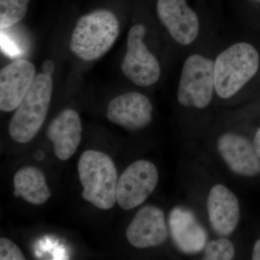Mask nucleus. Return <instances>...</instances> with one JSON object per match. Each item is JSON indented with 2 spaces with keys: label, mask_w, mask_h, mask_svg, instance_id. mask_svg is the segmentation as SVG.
<instances>
[{
  "label": "nucleus",
  "mask_w": 260,
  "mask_h": 260,
  "mask_svg": "<svg viewBox=\"0 0 260 260\" xmlns=\"http://www.w3.org/2000/svg\"><path fill=\"white\" fill-rule=\"evenodd\" d=\"M42 69V73L51 76L53 73H54V69H55V64H54V61L52 60L47 59V60L44 61V63H43Z\"/></svg>",
  "instance_id": "21"
},
{
  "label": "nucleus",
  "mask_w": 260,
  "mask_h": 260,
  "mask_svg": "<svg viewBox=\"0 0 260 260\" xmlns=\"http://www.w3.org/2000/svg\"><path fill=\"white\" fill-rule=\"evenodd\" d=\"M14 194L32 205L44 204L51 198L44 174L32 166L21 168L14 176Z\"/></svg>",
  "instance_id": "16"
},
{
  "label": "nucleus",
  "mask_w": 260,
  "mask_h": 260,
  "mask_svg": "<svg viewBox=\"0 0 260 260\" xmlns=\"http://www.w3.org/2000/svg\"><path fill=\"white\" fill-rule=\"evenodd\" d=\"M119 32V23L112 12L94 10L77 22L70 49L83 60H96L110 50Z\"/></svg>",
  "instance_id": "1"
},
{
  "label": "nucleus",
  "mask_w": 260,
  "mask_h": 260,
  "mask_svg": "<svg viewBox=\"0 0 260 260\" xmlns=\"http://www.w3.org/2000/svg\"><path fill=\"white\" fill-rule=\"evenodd\" d=\"M78 174L84 200L102 210H109L116 202L117 172L112 159L96 150L84 152L78 161Z\"/></svg>",
  "instance_id": "2"
},
{
  "label": "nucleus",
  "mask_w": 260,
  "mask_h": 260,
  "mask_svg": "<svg viewBox=\"0 0 260 260\" xmlns=\"http://www.w3.org/2000/svg\"><path fill=\"white\" fill-rule=\"evenodd\" d=\"M52 88V79L49 75L41 73L35 77L10 121L12 139L19 143H28L34 139L47 117Z\"/></svg>",
  "instance_id": "4"
},
{
  "label": "nucleus",
  "mask_w": 260,
  "mask_h": 260,
  "mask_svg": "<svg viewBox=\"0 0 260 260\" xmlns=\"http://www.w3.org/2000/svg\"><path fill=\"white\" fill-rule=\"evenodd\" d=\"M215 90V62L199 54L188 57L178 88V102L183 107L204 109Z\"/></svg>",
  "instance_id": "5"
},
{
  "label": "nucleus",
  "mask_w": 260,
  "mask_h": 260,
  "mask_svg": "<svg viewBox=\"0 0 260 260\" xmlns=\"http://www.w3.org/2000/svg\"><path fill=\"white\" fill-rule=\"evenodd\" d=\"M254 148L255 149L256 154L260 159V128L256 132L254 139Z\"/></svg>",
  "instance_id": "22"
},
{
  "label": "nucleus",
  "mask_w": 260,
  "mask_h": 260,
  "mask_svg": "<svg viewBox=\"0 0 260 260\" xmlns=\"http://www.w3.org/2000/svg\"><path fill=\"white\" fill-rule=\"evenodd\" d=\"M34 64L25 59H16L0 72V109L15 110L28 93L35 79Z\"/></svg>",
  "instance_id": "8"
},
{
  "label": "nucleus",
  "mask_w": 260,
  "mask_h": 260,
  "mask_svg": "<svg viewBox=\"0 0 260 260\" xmlns=\"http://www.w3.org/2000/svg\"><path fill=\"white\" fill-rule=\"evenodd\" d=\"M145 28L136 24L128 34L127 50L121 63V70L126 78L139 86H150L160 78L158 59L149 51L143 42Z\"/></svg>",
  "instance_id": "6"
},
{
  "label": "nucleus",
  "mask_w": 260,
  "mask_h": 260,
  "mask_svg": "<svg viewBox=\"0 0 260 260\" xmlns=\"http://www.w3.org/2000/svg\"><path fill=\"white\" fill-rule=\"evenodd\" d=\"M158 182V169L151 162L140 160L130 164L118 180V205L123 210L133 209L148 199Z\"/></svg>",
  "instance_id": "7"
},
{
  "label": "nucleus",
  "mask_w": 260,
  "mask_h": 260,
  "mask_svg": "<svg viewBox=\"0 0 260 260\" xmlns=\"http://www.w3.org/2000/svg\"><path fill=\"white\" fill-rule=\"evenodd\" d=\"M30 0H0V28H9L26 15Z\"/></svg>",
  "instance_id": "17"
},
{
  "label": "nucleus",
  "mask_w": 260,
  "mask_h": 260,
  "mask_svg": "<svg viewBox=\"0 0 260 260\" xmlns=\"http://www.w3.org/2000/svg\"><path fill=\"white\" fill-rule=\"evenodd\" d=\"M0 259L25 260V256L14 242L6 238L0 239Z\"/></svg>",
  "instance_id": "19"
},
{
  "label": "nucleus",
  "mask_w": 260,
  "mask_h": 260,
  "mask_svg": "<svg viewBox=\"0 0 260 260\" xmlns=\"http://www.w3.org/2000/svg\"><path fill=\"white\" fill-rule=\"evenodd\" d=\"M157 12L160 21L179 44L189 45L198 37L199 19L186 0H158Z\"/></svg>",
  "instance_id": "9"
},
{
  "label": "nucleus",
  "mask_w": 260,
  "mask_h": 260,
  "mask_svg": "<svg viewBox=\"0 0 260 260\" xmlns=\"http://www.w3.org/2000/svg\"><path fill=\"white\" fill-rule=\"evenodd\" d=\"M252 259L260 260V239L256 241L253 249Z\"/></svg>",
  "instance_id": "23"
},
{
  "label": "nucleus",
  "mask_w": 260,
  "mask_h": 260,
  "mask_svg": "<svg viewBox=\"0 0 260 260\" xmlns=\"http://www.w3.org/2000/svg\"><path fill=\"white\" fill-rule=\"evenodd\" d=\"M210 225L220 237H229L237 229L240 208L236 195L226 186L217 184L212 188L207 201Z\"/></svg>",
  "instance_id": "13"
},
{
  "label": "nucleus",
  "mask_w": 260,
  "mask_h": 260,
  "mask_svg": "<svg viewBox=\"0 0 260 260\" xmlns=\"http://www.w3.org/2000/svg\"><path fill=\"white\" fill-rule=\"evenodd\" d=\"M82 131L79 114L73 109H65L51 121L47 136L58 158L67 160L74 155L81 141Z\"/></svg>",
  "instance_id": "15"
},
{
  "label": "nucleus",
  "mask_w": 260,
  "mask_h": 260,
  "mask_svg": "<svg viewBox=\"0 0 260 260\" xmlns=\"http://www.w3.org/2000/svg\"><path fill=\"white\" fill-rule=\"evenodd\" d=\"M168 235L164 212L153 205L142 208L126 231L128 242L139 249L160 245L167 240Z\"/></svg>",
  "instance_id": "11"
},
{
  "label": "nucleus",
  "mask_w": 260,
  "mask_h": 260,
  "mask_svg": "<svg viewBox=\"0 0 260 260\" xmlns=\"http://www.w3.org/2000/svg\"><path fill=\"white\" fill-rule=\"evenodd\" d=\"M169 227L174 244L185 254H196L204 249L208 234L191 210L176 207L170 212Z\"/></svg>",
  "instance_id": "14"
},
{
  "label": "nucleus",
  "mask_w": 260,
  "mask_h": 260,
  "mask_svg": "<svg viewBox=\"0 0 260 260\" xmlns=\"http://www.w3.org/2000/svg\"><path fill=\"white\" fill-rule=\"evenodd\" d=\"M259 54L245 42L237 43L219 54L215 62V90L226 99L235 95L255 75Z\"/></svg>",
  "instance_id": "3"
},
{
  "label": "nucleus",
  "mask_w": 260,
  "mask_h": 260,
  "mask_svg": "<svg viewBox=\"0 0 260 260\" xmlns=\"http://www.w3.org/2000/svg\"><path fill=\"white\" fill-rule=\"evenodd\" d=\"M235 254L234 244L229 239L222 238L207 244L203 259L207 260H229Z\"/></svg>",
  "instance_id": "18"
},
{
  "label": "nucleus",
  "mask_w": 260,
  "mask_h": 260,
  "mask_svg": "<svg viewBox=\"0 0 260 260\" xmlns=\"http://www.w3.org/2000/svg\"><path fill=\"white\" fill-rule=\"evenodd\" d=\"M218 150L231 170L239 175L254 177L260 174V159L249 140L225 133L217 143Z\"/></svg>",
  "instance_id": "12"
},
{
  "label": "nucleus",
  "mask_w": 260,
  "mask_h": 260,
  "mask_svg": "<svg viewBox=\"0 0 260 260\" xmlns=\"http://www.w3.org/2000/svg\"><path fill=\"white\" fill-rule=\"evenodd\" d=\"M153 106L148 97L137 92L121 94L113 99L107 107L111 122L129 130H139L151 122Z\"/></svg>",
  "instance_id": "10"
},
{
  "label": "nucleus",
  "mask_w": 260,
  "mask_h": 260,
  "mask_svg": "<svg viewBox=\"0 0 260 260\" xmlns=\"http://www.w3.org/2000/svg\"><path fill=\"white\" fill-rule=\"evenodd\" d=\"M1 47L3 51L12 57L18 56L21 52V50L19 49L18 44L14 40L7 37L3 30L1 32Z\"/></svg>",
  "instance_id": "20"
}]
</instances>
